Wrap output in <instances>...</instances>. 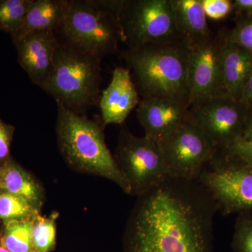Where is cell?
Segmentation results:
<instances>
[{
  "instance_id": "obj_8",
  "label": "cell",
  "mask_w": 252,
  "mask_h": 252,
  "mask_svg": "<svg viewBox=\"0 0 252 252\" xmlns=\"http://www.w3.org/2000/svg\"><path fill=\"white\" fill-rule=\"evenodd\" d=\"M120 22L128 48L180 41L171 0H126Z\"/></svg>"
},
{
  "instance_id": "obj_17",
  "label": "cell",
  "mask_w": 252,
  "mask_h": 252,
  "mask_svg": "<svg viewBox=\"0 0 252 252\" xmlns=\"http://www.w3.org/2000/svg\"><path fill=\"white\" fill-rule=\"evenodd\" d=\"M66 0H32L22 26L12 37L14 44L36 31L57 32L62 23Z\"/></svg>"
},
{
  "instance_id": "obj_31",
  "label": "cell",
  "mask_w": 252,
  "mask_h": 252,
  "mask_svg": "<svg viewBox=\"0 0 252 252\" xmlns=\"http://www.w3.org/2000/svg\"><path fill=\"white\" fill-rule=\"evenodd\" d=\"M0 252H10L9 250H6V248H4V247L3 246H0Z\"/></svg>"
},
{
  "instance_id": "obj_1",
  "label": "cell",
  "mask_w": 252,
  "mask_h": 252,
  "mask_svg": "<svg viewBox=\"0 0 252 252\" xmlns=\"http://www.w3.org/2000/svg\"><path fill=\"white\" fill-rule=\"evenodd\" d=\"M215 202L198 181L168 177L138 196L126 252H213Z\"/></svg>"
},
{
  "instance_id": "obj_7",
  "label": "cell",
  "mask_w": 252,
  "mask_h": 252,
  "mask_svg": "<svg viewBox=\"0 0 252 252\" xmlns=\"http://www.w3.org/2000/svg\"><path fill=\"white\" fill-rule=\"evenodd\" d=\"M114 157L130 186L131 195L140 196L169 177L158 143L126 129L121 130Z\"/></svg>"
},
{
  "instance_id": "obj_24",
  "label": "cell",
  "mask_w": 252,
  "mask_h": 252,
  "mask_svg": "<svg viewBox=\"0 0 252 252\" xmlns=\"http://www.w3.org/2000/svg\"><path fill=\"white\" fill-rule=\"evenodd\" d=\"M234 20V27L221 31L223 37L252 54V16H236Z\"/></svg>"
},
{
  "instance_id": "obj_6",
  "label": "cell",
  "mask_w": 252,
  "mask_h": 252,
  "mask_svg": "<svg viewBox=\"0 0 252 252\" xmlns=\"http://www.w3.org/2000/svg\"><path fill=\"white\" fill-rule=\"evenodd\" d=\"M197 181L222 215L252 211V165L226 149L216 151Z\"/></svg>"
},
{
  "instance_id": "obj_20",
  "label": "cell",
  "mask_w": 252,
  "mask_h": 252,
  "mask_svg": "<svg viewBox=\"0 0 252 252\" xmlns=\"http://www.w3.org/2000/svg\"><path fill=\"white\" fill-rule=\"evenodd\" d=\"M56 218L38 214L32 220V244L33 252H49L54 248L56 240Z\"/></svg>"
},
{
  "instance_id": "obj_14",
  "label": "cell",
  "mask_w": 252,
  "mask_h": 252,
  "mask_svg": "<svg viewBox=\"0 0 252 252\" xmlns=\"http://www.w3.org/2000/svg\"><path fill=\"white\" fill-rule=\"evenodd\" d=\"M137 114L144 136L158 142L185 122L189 111L185 104L172 99L143 98Z\"/></svg>"
},
{
  "instance_id": "obj_9",
  "label": "cell",
  "mask_w": 252,
  "mask_h": 252,
  "mask_svg": "<svg viewBox=\"0 0 252 252\" xmlns=\"http://www.w3.org/2000/svg\"><path fill=\"white\" fill-rule=\"evenodd\" d=\"M158 143L169 177L187 181L198 180L217 151L190 113L185 122Z\"/></svg>"
},
{
  "instance_id": "obj_3",
  "label": "cell",
  "mask_w": 252,
  "mask_h": 252,
  "mask_svg": "<svg viewBox=\"0 0 252 252\" xmlns=\"http://www.w3.org/2000/svg\"><path fill=\"white\" fill-rule=\"evenodd\" d=\"M57 104L56 136L64 160L76 171L112 181L126 194L130 186L106 144L102 122L88 119Z\"/></svg>"
},
{
  "instance_id": "obj_23",
  "label": "cell",
  "mask_w": 252,
  "mask_h": 252,
  "mask_svg": "<svg viewBox=\"0 0 252 252\" xmlns=\"http://www.w3.org/2000/svg\"><path fill=\"white\" fill-rule=\"evenodd\" d=\"M231 248L234 252H252V211L238 214Z\"/></svg>"
},
{
  "instance_id": "obj_26",
  "label": "cell",
  "mask_w": 252,
  "mask_h": 252,
  "mask_svg": "<svg viewBox=\"0 0 252 252\" xmlns=\"http://www.w3.org/2000/svg\"><path fill=\"white\" fill-rule=\"evenodd\" d=\"M14 130L12 126L5 124L0 119V162L2 164L9 160L10 146Z\"/></svg>"
},
{
  "instance_id": "obj_15",
  "label": "cell",
  "mask_w": 252,
  "mask_h": 252,
  "mask_svg": "<svg viewBox=\"0 0 252 252\" xmlns=\"http://www.w3.org/2000/svg\"><path fill=\"white\" fill-rule=\"evenodd\" d=\"M171 2L181 43L190 49L211 37L214 33L200 0H171Z\"/></svg>"
},
{
  "instance_id": "obj_25",
  "label": "cell",
  "mask_w": 252,
  "mask_h": 252,
  "mask_svg": "<svg viewBox=\"0 0 252 252\" xmlns=\"http://www.w3.org/2000/svg\"><path fill=\"white\" fill-rule=\"evenodd\" d=\"M207 18L214 21H222L233 13L231 0H200Z\"/></svg>"
},
{
  "instance_id": "obj_11",
  "label": "cell",
  "mask_w": 252,
  "mask_h": 252,
  "mask_svg": "<svg viewBox=\"0 0 252 252\" xmlns=\"http://www.w3.org/2000/svg\"><path fill=\"white\" fill-rule=\"evenodd\" d=\"M221 31L190 50L188 107L200 101L225 94L222 81Z\"/></svg>"
},
{
  "instance_id": "obj_27",
  "label": "cell",
  "mask_w": 252,
  "mask_h": 252,
  "mask_svg": "<svg viewBox=\"0 0 252 252\" xmlns=\"http://www.w3.org/2000/svg\"><path fill=\"white\" fill-rule=\"evenodd\" d=\"M226 150L252 165V140H240Z\"/></svg>"
},
{
  "instance_id": "obj_29",
  "label": "cell",
  "mask_w": 252,
  "mask_h": 252,
  "mask_svg": "<svg viewBox=\"0 0 252 252\" xmlns=\"http://www.w3.org/2000/svg\"><path fill=\"white\" fill-rule=\"evenodd\" d=\"M239 101L244 104L247 109L252 108V71L245 83Z\"/></svg>"
},
{
  "instance_id": "obj_12",
  "label": "cell",
  "mask_w": 252,
  "mask_h": 252,
  "mask_svg": "<svg viewBox=\"0 0 252 252\" xmlns=\"http://www.w3.org/2000/svg\"><path fill=\"white\" fill-rule=\"evenodd\" d=\"M60 39L56 32L36 31L16 43L18 61L32 82L42 89L54 65Z\"/></svg>"
},
{
  "instance_id": "obj_2",
  "label": "cell",
  "mask_w": 252,
  "mask_h": 252,
  "mask_svg": "<svg viewBox=\"0 0 252 252\" xmlns=\"http://www.w3.org/2000/svg\"><path fill=\"white\" fill-rule=\"evenodd\" d=\"M124 57L143 98L170 99L188 107L190 50L182 43L128 48Z\"/></svg>"
},
{
  "instance_id": "obj_5",
  "label": "cell",
  "mask_w": 252,
  "mask_h": 252,
  "mask_svg": "<svg viewBox=\"0 0 252 252\" xmlns=\"http://www.w3.org/2000/svg\"><path fill=\"white\" fill-rule=\"evenodd\" d=\"M57 32L64 44L99 60L117 52L125 41L120 17L106 9L99 0H66Z\"/></svg>"
},
{
  "instance_id": "obj_19",
  "label": "cell",
  "mask_w": 252,
  "mask_h": 252,
  "mask_svg": "<svg viewBox=\"0 0 252 252\" xmlns=\"http://www.w3.org/2000/svg\"><path fill=\"white\" fill-rule=\"evenodd\" d=\"M33 219L5 222L4 232L1 238V246L10 252H33L32 244Z\"/></svg>"
},
{
  "instance_id": "obj_16",
  "label": "cell",
  "mask_w": 252,
  "mask_h": 252,
  "mask_svg": "<svg viewBox=\"0 0 252 252\" xmlns=\"http://www.w3.org/2000/svg\"><path fill=\"white\" fill-rule=\"evenodd\" d=\"M223 39L220 63L223 89L230 97L240 100L252 71V54L242 46L225 40L223 36Z\"/></svg>"
},
{
  "instance_id": "obj_28",
  "label": "cell",
  "mask_w": 252,
  "mask_h": 252,
  "mask_svg": "<svg viewBox=\"0 0 252 252\" xmlns=\"http://www.w3.org/2000/svg\"><path fill=\"white\" fill-rule=\"evenodd\" d=\"M233 13L236 16H252V0H234Z\"/></svg>"
},
{
  "instance_id": "obj_13",
  "label": "cell",
  "mask_w": 252,
  "mask_h": 252,
  "mask_svg": "<svg viewBox=\"0 0 252 252\" xmlns=\"http://www.w3.org/2000/svg\"><path fill=\"white\" fill-rule=\"evenodd\" d=\"M140 102V94L128 68L116 67L110 83L99 97L101 122L104 127L122 125Z\"/></svg>"
},
{
  "instance_id": "obj_21",
  "label": "cell",
  "mask_w": 252,
  "mask_h": 252,
  "mask_svg": "<svg viewBox=\"0 0 252 252\" xmlns=\"http://www.w3.org/2000/svg\"><path fill=\"white\" fill-rule=\"evenodd\" d=\"M39 210L18 195L0 191V219L4 222L33 219Z\"/></svg>"
},
{
  "instance_id": "obj_18",
  "label": "cell",
  "mask_w": 252,
  "mask_h": 252,
  "mask_svg": "<svg viewBox=\"0 0 252 252\" xmlns=\"http://www.w3.org/2000/svg\"><path fill=\"white\" fill-rule=\"evenodd\" d=\"M0 191L26 199L39 210L44 201V191L40 185L9 159L0 165Z\"/></svg>"
},
{
  "instance_id": "obj_30",
  "label": "cell",
  "mask_w": 252,
  "mask_h": 252,
  "mask_svg": "<svg viewBox=\"0 0 252 252\" xmlns=\"http://www.w3.org/2000/svg\"><path fill=\"white\" fill-rule=\"evenodd\" d=\"M241 140H252V108L248 109Z\"/></svg>"
},
{
  "instance_id": "obj_10",
  "label": "cell",
  "mask_w": 252,
  "mask_h": 252,
  "mask_svg": "<svg viewBox=\"0 0 252 252\" xmlns=\"http://www.w3.org/2000/svg\"><path fill=\"white\" fill-rule=\"evenodd\" d=\"M189 111L217 150L228 149L241 140L248 110L228 94L203 99Z\"/></svg>"
},
{
  "instance_id": "obj_4",
  "label": "cell",
  "mask_w": 252,
  "mask_h": 252,
  "mask_svg": "<svg viewBox=\"0 0 252 252\" xmlns=\"http://www.w3.org/2000/svg\"><path fill=\"white\" fill-rule=\"evenodd\" d=\"M101 60L60 40L52 70L43 90L56 102L77 114L97 105L102 83Z\"/></svg>"
},
{
  "instance_id": "obj_22",
  "label": "cell",
  "mask_w": 252,
  "mask_h": 252,
  "mask_svg": "<svg viewBox=\"0 0 252 252\" xmlns=\"http://www.w3.org/2000/svg\"><path fill=\"white\" fill-rule=\"evenodd\" d=\"M32 0H0V31L13 35L22 26Z\"/></svg>"
}]
</instances>
